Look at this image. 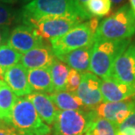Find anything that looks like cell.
I'll return each mask as SVG.
<instances>
[{
  "instance_id": "obj_35",
  "label": "cell",
  "mask_w": 135,
  "mask_h": 135,
  "mask_svg": "<svg viewBox=\"0 0 135 135\" xmlns=\"http://www.w3.org/2000/svg\"><path fill=\"white\" fill-rule=\"evenodd\" d=\"M21 1H22L23 3H30V2H32V1H33V0H21Z\"/></svg>"
},
{
  "instance_id": "obj_17",
  "label": "cell",
  "mask_w": 135,
  "mask_h": 135,
  "mask_svg": "<svg viewBox=\"0 0 135 135\" xmlns=\"http://www.w3.org/2000/svg\"><path fill=\"white\" fill-rule=\"evenodd\" d=\"M27 79L31 89L39 93L55 92L49 69H34L27 71Z\"/></svg>"
},
{
  "instance_id": "obj_10",
  "label": "cell",
  "mask_w": 135,
  "mask_h": 135,
  "mask_svg": "<svg viewBox=\"0 0 135 135\" xmlns=\"http://www.w3.org/2000/svg\"><path fill=\"white\" fill-rule=\"evenodd\" d=\"M135 109V97L118 102H103L96 108L98 117L108 119L118 127Z\"/></svg>"
},
{
  "instance_id": "obj_23",
  "label": "cell",
  "mask_w": 135,
  "mask_h": 135,
  "mask_svg": "<svg viewBox=\"0 0 135 135\" xmlns=\"http://www.w3.org/2000/svg\"><path fill=\"white\" fill-rule=\"evenodd\" d=\"M84 9L91 17L100 18L108 15L112 10V0H89Z\"/></svg>"
},
{
  "instance_id": "obj_9",
  "label": "cell",
  "mask_w": 135,
  "mask_h": 135,
  "mask_svg": "<svg viewBox=\"0 0 135 135\" xmlns=\"http://www.w3.org/2000/svg\"><path fill=\"white\" fill-rule=\"evenodd\" d=\"M75 94L86 109L95 110L104 102L101 91V79L90 71L82 73V80Z\"/></svg>"
},
{
  "instance_id": "obj_7",
  "label": "cell",
  "mask_w": 135,
  "mask_h": 135,
  "mask_svg": "<svg viewBox=\"0 0 135 135\" xmlns=\"http://www.w3.org/2000/svg\"><path fill=\"white\" fill-rule=\"evenodd\" d=\"M83 21L75 16H44L37 20H24L22 23L33 26L44 41H50L67 33Z\"/></svg>"
},
{
  "instance_id": "obj_15",
  "label": "cell",
  "mask_w": 135,
  "mask_h": 135,
  "mask_svg": "<svg viewBox=\"0 0 135 135\" xmlns=\"http://www.w3.org/2000/svg\"><path fill=\"white\" fill-rule=\"evenodd\" d=\"M33 104L41 119L49 126H53L58 114V108L46 93L32 92L26 97Z\"/></svg>"
},
{
  "instance_id": "obj_26",
  "label": "cell",
  "mask_w": 135,
  "mask_h": 135,
  "mask_svg": "<svg viewBox=\"0 0 135 135\" xmlns=\"http://www.w3.org/2000/svg\"><path fill=\"white\" fill-rule=\"evenodd\" d=\"M0 135H20L12 126L0 122Z\"/></svg>"
},
{
  "instance_id": "obj_19",
  "label": "cell",
  "mask_w": 135,
  "mask_h": 135,
  "mask_svg": "<svg viewBox=\"0 0 135 135\" xmlns=\"http://www.w3.org/2000/svg\"><path fill=\"white\" fill-rule=\"evenodd\" d=\"M51 100L60 110L86 109L76 94L69 91H55L49 94Z\"/></svg>"
},
{
  "instance_id": "obj_30",
  "label": "cell",
  "mask_w": 135,
  "mask_h": 135,
  "mask_svg": "<svg viewBox=\"0 0 135 135\" xmlns=\"http://www.w3.org/2000/svg\"><path fill=\"white\" fill-rule=\"evenodd\" d=\"M0 2L6 4H14L18 2V0H0Z\"/></svg>"
},
{
  "instance_id": "obj_31",
  "label": "cell",
  "mask_w": 135,
  "mask_h": 135,
  "mask_svg": "<svg viewBox=\"0 0 135 135\" xmlns=\"http://www.w3.org/2000/svg\"><path fill=\"white\" fill-rule=\"evenodd\" d=\"M77 1V3H78V4L80 5V7L81 8H83V10H85L84 9V5H85V4L87 3L89 0H76Z\"/></svg>"
},
{
  "instance_id": "obj_1",
  "label": "cell",
  "mask_w": 135,
  "mask_h": 135,
  "mask_svg": "<svg viewBox=\"0 0 135 135\" xmlns=\"http://www.w3.org/2000/svg\"><path fill=\"white\" fill-rule=\"evenodd\" d=\"M131 43L127 40H98L92 46L90 71L100 79L112 78L113 66L118 57Z\"/></svg>"
},
{
  "instance_id": "obj_8",
  "label": "cell",
  "mask_w": 135,
  "mask_h": 135,
  "mask_svg": "<svg viewBox=\"0 0 135 135\" xmlns=\"http://www.w3.org/2000/svg\"><path fill=\"white\" fill-rule=\"evenodd\" d=\"M7 44L18 52L25 54L34 47L45 44V41L33 26L21 23L11 31Z\"/></svg>"
},
{
  "instance_id": "obj_16",
  "label": "cell",
  "mask_w": 135,
  "mask_h": 135,
  "mask_svg": "<svg viewBox=\"0 0 135 135\" xmlns=\"http://www.w3.org/2000/svg\"><path fill=\"white\" fill-rule=\"evenodd\" d=\"M92 46L93 44L72 50L70 52L63 54V55L56 56V58L65 63L70 69L77 70L78 72H89L90 71Z\"/></svg>"
},
{
  "instance_id": "obj_34",
  "label": "cell",
  "mask_w": 135,
  "mask_h": 135,
  "mask_svg": "<svg viewBox=\"0 0 135 135\" xmlns=\"http://www.w3.org/2000/svg\"><path fill=\"white\" fill-rule=\"evenodd\" d=\"M121 2H123V0H112V3H113V4H120Z\"/></svg>"
},
{
  "instance_id": "obj_2",
  "label": "cell",
  "mask_w": 135,
  "mask_h": 135,
  "mask_svg": "<svg viewBox=\"0 0 135 135\" xmlns=\"http://www.w3.org/2000/svg\"><path fill=\"white\" fill-rule=\"evenodd\" d=\"M44 16H75L83 20L92 18L80 7L76 0H33L24 6L21 22L24 20H37Z\"/></svg>"
},
{
  "instance_id": "obj_27",
  "label": "cell",
  "mask_w": 135,
  "mask_h": 135,
  "mask_svg": "<svg viewBox=\"0 0 135 135\" xmlns=\"http://www.w3.org/2000/svg\"><path fill=\"white\" fill-rule=\"evenodd\" d=\"M10 33L11 29L9 26H0V47L7 44Z\"/></svg>"
},
{
  "instance_id": "obj_18",
  "label": "cell",
  "mask_w": 135,
  "mask_h": 135,
  "mask_svg": "<svg viewBox=\"0 0 135 135\" xmlns=\"http://www.w3.org/2000/svg\"><path fill=\"white\" fill-rule=\"evenodd\" d=\"M17 96L13 93L5 82L0 83V122L12 126L13 107L17 101Z\"/></svg>"
},
{
  "instance_id": "obj_11",
  "label": "cell",
  "mask_w": 135,
  "mask_h": 135,
  "mask_svg": "<svg viewBox=\"0 0 135 135\" xmlns=\"http://www.w3.org/2000/svg\"><path fill=\"white\" fill-rule=\"evenodd\" d=\"M112 78L124 83H135V44L129 45L116 60Z\"/></svg>"
},
{
  "instance_id": "obj_25",
  "label": "cell",
  "mask_w": 135,
  "mask_h": 135,
  "mask_svg": "<svg viewBox=\"0 0 135 135\" xmlns=\"http://www.w3.org/2000/svg\"><path fill=\"white\" fill-rule=\"evenodd\" d=\"M81 80H82V73L78 72L77 70L70 69L67 79L66 91L75 94L81 83Z\"/></svg>"
},
{
  "instance_id": "obj_20",
  "label": "cell",
  "mask_w": 135,
  "mask_h": 135,
  "mask_svg": "<svg viewBox=\"0 0 135 135\" xmlns=\"http://www.w3.org/2000/svg\"><path fill=\"white\" fill-rule=\"evenodd\" d=\"M48 69H49L51 77H52L55 91L66 90L67 79L70 68L61 61L56 59Z\"/></svg>"
},
{
  "instance_id": "obj_22",
  "label": "cell",
  "mask_w": 135,
  "mask_h": 135,
  "mask_svg": "<svg viewBox=\"0 0 135 135\" xmlns=\"http://www.w3.org/2000/svg\"><path fill=\"white\" fill-rule=\"evenodd\" d=\"M22 54L18 52L8 44L0 47V68L6 69L8 68L18 64L21 61Z\"/></svg>"
},
{
  "instance_id": "obj_36",
  "label": "cell",
  "mask_w": 135,
  "mask_h": 135,
  "mask_svg": "<svg viewBox=\"0 0 135 135\" xmlns=\"http://www.w3.org/2000/svg\"><path fill=\"white\" fill-rule=\"evenodd\" d=\"M84 135H87V134H84Z\"/></svg>"
},
{
  "instance_id": "obj_3",
  "label": "cell",
  "mask_w": 135,
  "mask_h": 135,
  "mask_svg": "<svg viewBox=\"0 0 135 135\" xmlns=\"http://www.w3.org/2000/svg\"><path fill=\"white\" fill-rule=\"evenodd\" d=\"M134 34L135 15L130 5L125 4L99 23L94 39L95 40H127Z\"/></svg>"
},
{
  "instance_id": "obj_28",
  "label": "cell",
  "mask_w": 135,
  "mask_h": 135,
  "mask_svg": "<svg viewBox=\"0 0 135 135\" xmlns=\"http://www.w3.org/2000/svg\"><path fill=\"white\" fill-rule=\"evenodd\" d=\"M124 127H133L135 128V109L131 112V114L128 116L127 118L118 126V128H124Z\"/></svg>"
},
{
  "instance_id": "obj_13",
  "label": "cell",
  "mask_w": 135,
  "mask_h": 135,
  "mask_svg": "<svg viewBox=\"0 0 135 135\" xmlns=\"http://www.w3.org/2000/svg\"><path fill=\"white\" fill-rule=\"evenodd\" d=\"M104 102H118L135 97V83H124L113 78L101 79Z\"/></svg>"
},
{
  "instance_id": "obj_6",
  "label": "cell",
  "mask_w": 135,
  "mask_h": 135,
  "mask_svg": "<svg viewBox=\"0 0 135 135\" xmlns=\"http://www.w3.org/2000/svg\"><path fill=\"white\" fill-rule=\"evenodd\" d=\"M98 117L95 110H59L53 125V135H84Z\"/></svg>"
},
{
  "instance_id": "obj_33",
  "label": "cell",
  "mask_w": 135,
  "mask_h": 135,
  "mask_svg": "<svg viewBox=\"0 0 135 135\" xmlns=\"http://www.w3.org/2000/svg\"><path fill=\"white\" fill-rule=\"evenodd\" d=\"M4 69H3L2 68H0V83L4 82Z\"/></svg>"
},
{
  "instance_id": "obj_29",
  "label": "cell",
  "mask_w": 135,
  "mask_h": 135,
  "mask_svg": "<svg viewBox=\"0 0 135 135\" xmlns=\"http://www.w3.org/2000/svg\"><path fill=\"white\" fill-rule=\"evenodd\" d=\"M117 135H135V128L133 127L118 128Z\"/></svg>"
},
{
  "instance_id": "obj_4",
  "label": "cell",
  "mask_w": 135,
  "mask_h": 135,
  "mask_svg": "<svg viewBox=\"0 0 135 135\" xmlns=\"http://www.w3.org/2000/svg\"><path fill=\"white\" fill-rule=\"evenodd\" d=\"M99 23L98 18L92 17L88 21L78 24L62 36L51 40L50 46L55 56L92 45Z\"/></svg>"
},
{
  "instance_id": "obj_24",
  "label": "cell",
  "mask_w": 135,
  "mask_h": 135,
  "mask_svg": "<svg viewBox=\"0 0 135 135\" xmlns=\"http://www.w3.org/2000/svg\"><path fill=\"white\" fill-rule=\"evenodd\" d=\"M21 12L20 13L10 4L0 2V26H10L18 21H21Z\"/></svg>"
},
{
  "instance_id": "obj_14",
  "label": "cell",
  "mask_w": 135,
  "mask_h": 135,
  "mask_svg": "<svg viewBox=\"0 0 135 135\" xmlns=\"http://www.w3.org/2000/svg\"><path fill=\"white\" fill-rule=\"evenodd\" d=\"M4 80L18 98L26 97L33 92L28 83L27 71L22 64H16L4 69Z\"/></svg>"
},
{
  "instance_id": "obj_32",
  "label": "cell",
  "mask_w": 135,
  "mask_h": 135,
  "mask_svg": "<svg viewBox=\"0 0 135 135\" xmlns=\"http://www.w3.org/2000/svg\"><path fill=\"white\" fill-rule=\"evenodd\" d=\"M129 3H130V4L129 5H130L132 11H133V12L135 15V0H129Z\"/></svg>"
},
{
  "instance_id": "obj_12",
  "label": "cell",
  "mask_w": 135,
  "mask_h": 135,
  "mask_svg": "<svg viewBox=\"0 0 135 135\" xmlns=\"http://www.w3.org/2000/svg\"><path fill=\"white\" fill-rule=\"evenodd\" d=\"M56 56L53 52L51 46L43 44L40 47H34L28 52L22 54L21 64L26 69H47L56 60Z\"/></svg>"
},
{
  "instance_id": "obj_5",
  "label": "cell",
  "mask_w": 135,
  "mask_h": 135,
  "mask_svg": "<svg viewBox=\"0 0 135 135\" xmlns=\"http://www.w3.org/2000/svg\"><path fill=\"white\" fill-rule=\"evenodd\" d=\"M12 126L20 135H51L52 128L41 119L26 97L18 98L13 107Z\"/></svg>"
},
{
  "instance_id": "obj_21",
  "label": "cell",
  "mask_w": 135,
  "mask_h": 135,
  "mask_svg": "<svg viewBox=\"0 0 135 135\" xmlns=\"http://www.w3.org/2000/svg\"><path fill=\"white\" fill-rule=\"evenodd\" d=\"M118 126L108 119L97 117L87 132V135H117Z\"/></svg>"
}]
</instances>
